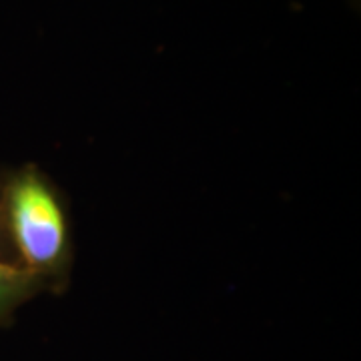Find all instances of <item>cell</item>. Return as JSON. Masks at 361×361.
<instances>
[{"instance_id": "obj_1", "label": "cell", "mask_w": 361, "mask_h": 361, "mask_svg": "<svg viewBox=\"0 0 361 361\" xmlns=\"http://www.w3.org/2000/svg\"><path fill=\"white\" fill-rule=\"evenodd\" d=\"M4 221L16 265L28 271L49 293L68 287L75 243L65 195L35 163L8 171Z\"/></svg>"}, {"instance_id": "obj_3", "label": "cell", "mask_w": 361, "mask_h": 361, "mask_svg": "<svg viewBox=\"0 0 361 361\" xmlns=\"http://www.w3.org/2000/svg\"><path fill=\"white\" fill-rule=\"evenodd\" d=\"M8 171L0 167V261L14 263L13 249L8 243V233H6V221H4V187H6Z\"/></svg>"}, {"instance_id": "obj_2", "label": "cell", "mask_w": 361, "mask_h": 361, "mask_svg": "<svg viewBox=\"0 0 361 361\" xmlns=\"http://www.w3.org/2000/svg\"><path fill=\"white\" fill-rule=\"evenodd\" d=\"M42 293L40 283L20 265L0 261V327L13 322L26 301Z\"/></svg>"}]
</instances>
